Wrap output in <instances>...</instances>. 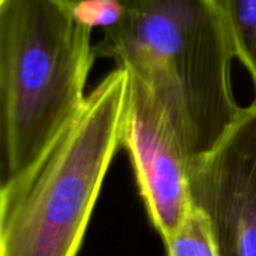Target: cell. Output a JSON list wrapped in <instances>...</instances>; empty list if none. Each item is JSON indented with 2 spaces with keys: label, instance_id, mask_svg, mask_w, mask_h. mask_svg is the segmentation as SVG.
Instances as JSON below:
<instances>
[{
  "label": "cell",
  "instance_id": "7a4b0ae2",
  "mask_svg": "<svg viewBox=\"0 0 256 256\" xmlns=\"http://www.w3.org/2000/svg\"><path fill=\"white\" fill-rule=\"evenodd\" d=\"M128 92L129 70L117 66L52 146L3 180L0 256H76L110 164L123 146Z\"/></svg>",
  "mask_w": 256,
  "mask_h": 256
},
{
  "label": "cell",
  "instance_id": "8992f818",
  "mask_svg": "<svg viewBox=\"0 0 256 256\" xmlns=\"http://www.w3.org/2000/svg\"><path fill=\"white\" fill-rule=\"evenodd\" d=\"M234 54L248 69L256 96V0H216ZM256 99V98H255Z\"/></svg>",
  "mask_w": 256,
  "mask_h": 256
},
{
  "label": "cell",
  "instance_id": "ba28073f",
  "mask_svg": "<svg viewBox=\"0 0 256 256\" xmlns=\"http://www.w3.org/2000/svg\"><path fill=\"white\" fill-rule=\"evenodd\" d=\"M124 0H81L72 6L74 15L84 26L104 30L114 27L124 15Z\"/></svg>",
  "mask_w": 256,
  "mask_h": 256
},
{
  "label": "cell",
  "instance_id": "6da1fadb",
  "mask_svg": "<svg viewBox=\"0 0 256 256\" xmlns=\"http://www.w3.org/2000/svg\"><path fill=\"white\" fill-rule=\"evenodd\" d=\"M123 18L104 30L94 57L138 76L166 114L192 165L240 117L234 48L216 0H124Z\"/></svg>",
  "mask_w": 256,
  "mask_h": 256
},
{
  "label": "cell",
  "instance_id": "277c9868",
  "mask_svg": "<svg viewBox=\"0 0 256 256\" xmlns=\"http://www.w3.org/2000/svg\"><path fill=\"white\" fill-rule=\"evenodd\" d=\"M123 146L134 164L148 216L166 243L194 210L189 186L192 162L160 104L130 72Z\"/></svg>",
  "mask_w": 256,
  "mask_h": 256
},
{
  "label": "cell",
  "instance_id": "9c48e42d",
  "mask_svg": "<svg viewBox=\"0 0 256 256\" xmlns=\"http://www.w3.org/2000/svg\"><path fill=\"white\" fill-rule=\"evenodd\" d=\"M66 2H68L69 4H72V6H74V4H76L78 2H81V0H66Z\"/></svg>",
  "mask_w": 256,
  "mask_h": 256
},
{
  "label": "cell",
  "instance_id": "5b68a950",
  "mask_svg": "<svg viewBox=\"0 0 256 256\" xmlns=\"http://www.w3.org/2000/svg\"><path fill=\"white\" fill-rule=\"evenodd\" d=\"M192 202L210 220L219 256H256V99L190 168Z\"/></svg>",
  "mask_w": 256,
  "mask_h": 256
},
{
  "label": "cell",
  "instance_id": "3957f363",
  "mask_svg": "<svg viewBox=\"0 0 256 256\" xmlns=\"http://www.w3.org/2000/svg\"><path fill=\"white\" fill-rule=\"evenodd\" d=\"M94 58L92 28L66 0H0L3 180L38 160L78 117Z\"/></svg>",
  "mask_w": 256,
  "mask_h": 256
},
{
  "label": "cell",
  "instance_id": "52a82bcc",
  "mask_svg": "<svg viewBox=\"0 0 256 256\" xmlns=\"http://www.w3.org/2000/svg\"><path fill=\"white\" fill-rule=\"evenodd\" d=\"M165 244L168 256H219L210 220L195 206L180 231Z\"/></svg>",
  "mask_w": 256,
  "mask_h": 256
}]
</instances>
